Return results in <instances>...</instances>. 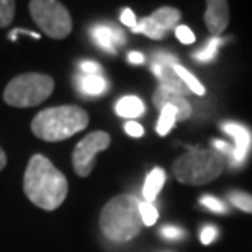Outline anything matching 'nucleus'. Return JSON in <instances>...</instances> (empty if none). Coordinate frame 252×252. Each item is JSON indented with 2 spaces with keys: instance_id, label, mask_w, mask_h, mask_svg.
<instances>
[{
  "instance_id": "nucleus-28",
  "label": "nucleus",
  "mask_w": 252,
  "mask_h": 252,
  "mask_svg": "<svg viewBox=\"0 0 252 252\" xmlns=\"http://www.w3.org/2000/svg\"><path fill=\"white\" fill-rule=\"evenodd\" d=\"M120 20H122V23H123V25H126V27H129V28H134V27H136V23H138V20H136L134 12H133V10H129V8H125V10H123Z\"/></svg>"
},
{
  "instance_id": "nucleus-20",
  "label": "nucleus",
  "mask_w": 252,
  "mask_h": 252,
  "mask_svg": "<svg viewBox=\"0 0 252 252\" xmlns=\"http://www.w3.org/2000/svg\"><path fill=\"white\" fill-rule=\"evenodd\" d=\"M228 198L231 203L234 206H238L239 210L252 213V195L246 193V191H241V190H234V191H229Z\"/></svg>"
},
{
  "instance_id": "nucleus-12",
  "label": "nucleus",
  "mask_w": 252,
  "mask_h": 252,
  "mask_svg": "<svg viewBox=\"0 0 252 252\" xmlns=\"http://www.w3.org/2000/svg\"><path fill=\"white\" fill-rule=\"evenodd\" d=\"M165 182V172L160 167H156L151 170V174L146 177L144 187H143V196L148 203H153V201L158 198L159 191L162 190Z\"/></svg>"
},
{
  "instance_id": "nucleus-26",
  "label": "nucleus",
  "mask_w": 252,
  "mask_h": 252,
  "mask_svg": "<svg viewBox=\"0 0 252 252\" xmlns=\"http://www.w3.org/2000/svg\"><path fill=\"white\" fill-rule=\"evenodd\" d=\"M80 70H82V74H85V75H100L102 74V67H100V64L94 63V61L80 63Z\"/></svg>"
},
{
  "instance_id": "nucleus-32",
  "label": "nucleus",
  "mask_w": 252,
  "mask_h": 252,
  "mask_svg": "<svg viewBox=\"0 0 252 252\" xmlns=\"http://www.w3.org/2000/svg\"><path fill=\"white\" fill-rule=\"evenodd\" d=\"M5 165H7V156H5L2 148H0V170H3Z\"/></svg>"
},
{
  "instance_id": "nucleus-27",
  "label": "nucleus",
  "mask_w": 252,
  "mask_h": 252,
  "mask_svg": "<svg viewBox=\"0 0 252 252\" xmlns=\"http://www.w3.org/2000/svg\"><path fill=\"white\" fill-rule=\"evenodd\" d=\"M216 236H218V229L215 226H205L200 234V239L203 244H211L216 239Z\"/></svg>"
},
{
  "instance_id": "nucleus-2",
  "label": "nucleus",
  "mask_w": 252,
  "mask_h": 252,
  "mask_svg": "<svg viewBox=\"0 0 252 252\" xmlns=\"http://www.w3.org/2000/svg\"><path fill=\"white\" fill-rule=\"evenodd\" d=\"M141 201L134 195H118L103 206L100 213V229L112 243H126L136 238L143 228L139 211Z\"/></svg>"
},
{
  "instance_id": "nucleus-21",
  "label": "nucleus",
  "mask_w": 252,
  "mask_h": 252,
  "mask_svg": "<svg viewBox=\"0 0 252 252\" xmlns=\"http://www.w3.org/2000/svg\"><path fill=\"white\" fill-rule=\"evenodd\" d=\"M15 7L17 3L10 0H0V28H7L15 17Z\"/></svg>"
},
{
  "instance_id": "nucleus-17",
  "label": "nucleus",
  "mask_w": 252,
  "mask_h": 252,
  "mask_svg": "<svg viewBox=\"0 0 252 252\" xmlns=\"http://www.w3.org/2000/svg\"><path fill=\"white\" fill-rule=\"evenodd\" d=\"M175 122H177V112H175V108L167 105V107H164L160 110V117H159L158 126H156V131H158L160 136H165L174 128Z\"/></svg>"
},
{
  "instance_id": "nucleus-15",
  "label": "nucleus",
  "mask_w": 252,
  "mask_h": 252,
  "mask_svg": "<svg viewBox=\"0 0 252 252\" xmlns=\"http://www.w3.org/2000/svg\"><path fill=\"white\" fill-rule=\"evenodd\" d=\"M79 90L85 95H100L107 90V80L102 75H85L82 74L77 79Z\"/></svg>"
},
{
  "instance_id": "nucleus-29",
  "label": "nucleus",
  "mask_w": 252,
  "mask_h": 252,
  "mask_svg": "<svg viewBox=\"0 0 252 252\" xmlns=\"http://www.w3.org/2000/svg\"><path fill=\"white\" fill-rule=\"evenodd\" d=\"M125 131L128 133L129 136H133V138H141V136L144 134V129L143 126L136 122H128L125 125Z\"/></svg>"
},
{
  "instance_id": "nucleus-6",
  "label": "nucleus",
  "mask_w": 252,
  "mask_h": 252,
  "mask_svg": "<svg viewBox=\"0 0 252 252\" xmlns=\"http://www.w3.org/2000/svg\"><path fill=\"white\" fill-rule=\"evenodd\" d=\"M32 18L44 34L53 39H64L72 32L69 10L56 0H32L28 5Z\"/></svg>"
},
{
  "instance_id": "nucleus-8",
  "label": "nucleus",
  "mask_w": 252,
  "mask_h": 252,
  "mask_svg": "<svg viewBox=\"0 0 252 252\" xmlns=\"http://www.w3.org/2000/svg\"><path fill=\"white\" fill-rule=\"evenodd\" d=\"M153 102H154V107L158 110H162L164 107H167V105L175 108L177 120H180V122L190 118V115H191V107L187 100V95L180 94L179 90H175V89L165 87V85H159V87L156 89Z\"/></svg>"
},
{
  "instance_id": "nucleus-13",
  "label": "nucleus",
  "mask_w": 252,
  "mask_h": 252,
  "mask_svg": "<svg viewBox=\"0 0 252 252\" xmlns=\"http://www.w3.org/2000/svg\"><path fill=\"white\" fill-rule=\"evenodd\" d=\"M117 115L118 117H123V118H138L141 115L144 113V103L143 100L138 98V97H123L120 102L117 103Z\"/></svg>"
},
{
  "instance_id": "nucleus-5",
  "label": "nucleus",
  "mask_w": 252,
  "mask_h": 252,
  "mask_svg": "<svg viewBox=\"0 0 252 252\" xmlns=\"http://www.w3.org/2000/svg\"><path fill=\"white\" fill-rule=\"evenodd\" d=\"M54 90V80L46 74L28 72L17 75L3 90L5 103L15 108H30L43 103Z\"/></svg>"
},
{
  "instance_id": "nucleus-3",
  "label": "nucleus",
  "mask_w": 252,
  "mask_h": 252,
  "mask_svg": "<svg viewBox=\"0 0 252 252\" xmlns=\"http://www.w3.org/2000/svg\"><path fill=\"white\" fill-rule=\"evenodd\" d=\"M89 115L77 105L46 108L39 112L32 122L33 134L46 143L69 139L79 131L87 128Z\"/></svg>"
},
{
  "instance_id": "nucleus-7",
  "label": "nucleus",
  "mask_w": 252,
  "mask_h": 252,
  "mask_svg": "<svg viewBox=\"0 0 252 252\" xmlns=\"http://www.w3.org/2000/svg\"><path fill=\"white\" fill-rule=\"evenodd\" d=\"M110 146V134L105 131H94L80 139L74 148L72 153V165L74 172L79 177H89L95 167V154L105 151Z\"/></svg>"
},
{
  "instance_id": "nucleus-24",
  "label": "nucleus",
  "mask_w": 252,
  "mask_h": 252,
  "mask_svg": "<svg viewBox=\"0 0 252 252\" xmlns=\"http://www.w3.org/2000/svg\"><path fill=\"white\" fill-rule=\"evenodd\" d=\"M175 36L184 44H191L195 41V34L191 33V30L189 27H185V25H180V27L175 28Z\"/></svg>"
},
{
  "instance_id": "nucleus-9",
  "label": "nucleus",
  "mask_w": 252,
  "mask_h": 252,
  "mask_svg": "<svg viewBox=\"0 0 252 252\" xmlns=\"http://www.w3.org/2000/svg\"><path fill=\"white\" fill-rule=\"evenodd\" d=\"M205 23L208 27L210 33H213L215 36L223 33L229 23L228 3L223 2V0H213V2L206 3Z\"/></svg>"
},
{
  "instance_id": "nucleus-1",
  "label": "nucleus",
  "mask_w": 252,
  "mask_h": 252,
  "mask_svg": "<svg viewBox=\"0 0 252 252\" xmlns=\"http://www.w3.org/2000/svg\"><path fill=\"white\" fill-rule=\"evenodd\" d=\"M25 195L38 208L53 211L59 208L67 196V179L46 156L34 154L28 160L23 175Z\"/></svg>"
},
{
  "instance_id": "nucleus-23",
  "label": "nucleus",
  "mask_w": 252,
  "mask_h": 252,
  "mask_svg": "<svg viewBox=\"0 0 252 252\" xmlns=\"http://www.w3.org/2000/svg\"><path fill=\"white\" fill-rule=\"evenodd\" d=\"M200 203L208 208L211 211H216V213H224L226 211V205L223 203L221 200H218L216 196H211V195H205L200 198Z\"/></svg>"
},
{
  "instance_id": "nucleus-14",
  "label": "nucleus",
  "mask_w": 252,
  "mask_h": 252,
  "mask_svg": "<svg viewBox=\"0 0 252 252\" xmlns=\"http://www.w3.org/2000/svg\"><path fill=\"white\" fill-rule=\"evenodd\" d=\"M151 18L154 20L156 25H158L160 30L169 33L170 30L177 27V23L180 20V12L172 7H162V8L156 10V12L151 15Z\"/></svg>"
},
{
  "instance_id": "nucleus-11",
  "label": "nucleus",
  "mask_w": 252,
  "mask_h": 252,
  "mask_svg": "<svg viewBox=\"0 0 252 252\" xmlns=\"http://www.w3.org/2000/svg\"><path fill=\"white\" fill-rule=\"evenodd\" d=\"M90 34H92L94 41L97 43L100 48L112 54L117 53V46L125 43L123 32L112 27V25H95Z\"/></svg>"
},
{
  "instance_id": "nucleus-4",
  "label": "nucleus",
  "mask_w": 252,
  "mask_h": 252,
  "mask_svg": "<svg viewBox=\"0 0 252 252\" xmlns=\"http://www.w3.org/2000/svg\"><path fill=\"white\" fill-rule=\"evenodd\" d=\"M224 170V158L218 151L193 149L174 162V175L180 184L203 185Z\"/></svg>"
},
{
  "instance_id": "nucleus-18",
  "label": "nucleus",
  "mask_w": 252,
  "mask_h": 252,
  "mask_svg": "<svg viewBox=\"0 0 252 252\" xmlns=\"http://www.w3.org/2000/svg\"><path fill=\"white\" fill-rule=\"evenodd\" d=\"M174 70H175V74L179 75V79L182 80V82L185 84V87H187L189 90H191V92L196 94V95H203L205 94V87H203V85H201L198 82V79H196L195 75H191L185 67H182L180 64H175Z\"/></svg>"
},
{
  "instance_id": "nucleus-30",
  "label": "nucleus",
  "mask_w": 252,
  "mask_h": 252,
  "mask_svg": "<svg viewBox=\"0 0 252 252\" xmlns=\"http://www.w3.org/2000/svg\"><path fill=\"white\" fill-rule=\"evenodd\" d=\"M213 146H215V149L218 151V153H224V154H233V149H231V146L226 143V141H221V139H216L213 141Z\"/></svg>"
},
{
  "instance_id": "nucleus-25",
  "label": "nucleus",
  "mask_w": 252,
  "mask_h": 252,
  "mask_svg": "<svg viewBox=\"0 0 252 252\" xmlns=\"http://www.w3.org/2000/svg\"><path fill=\"white\" fill-rule=\"evenodd\" d=\"M160 234H162L164 238L169 239V241H179V239H182L185 236L184 229L175 228V226H164V228L160 229Z\"/></svg>"
},
{
  "instance_id": "nucleus-31",
  "label": "nucleus",
  "mask_w": 252,
  "mask_h": 252,
  "mask_svg": "<svg viewBox=\"0 0 252 252\" xmlns=\"http://www.w3.org/2000/svg\"><path fill=\"white\" fill-rule=\"evenodd\" d=\"M128 61L131 64H143L144 63V56L141 53H129L128 54Z\"/></svg>"
},
{
  "instance_id": "nucleus-16",
  "label": "nucleus",
  "mask_w": 252,
  "mask_h": 252,
  "mask_svg": "<svg viewBox=\"0 0 252 252\" xmlns=\"http://www.w3.org/2000/svg\"><path fill=\"white\" fill-rule=\"evenodd\" d=\"M131 30H133V33H143L151 39H162L165 38V34H167L164 30H160L158 25H156V22L151 17L139 20V22L136 23V27Z\"/></svg>"
},
{
  "instance_id": "nucleus-10",
  "label": "nucleus",
  "mask_w": 252,
  "mask_h": 252,
  "mask_svg": "<svg viewBox=\"0 0 252 252\" xmlns=\"http://www.w3.org/2000/svg\"><path fill=\"white\" fill-rule=\"evenodd\" d=\"M223 129L234 138L236 148L233 149L231 158H233L234 165H241L246 160V158H248V153L251 148V133L244 126H241L238 123H224Z\"/></svg>"
},
{
  "instance_id": "nucleus-22",
  "label": "nucleus",
  "mask_w": 252,
  "mask_h": 252,
  "mask_svg": "<svg viewBox=\"0 0 252 252\" xmlns=\"http://www.w3.org/2000/svg\"><path fill=\"white\" fill-rule=\"evenodd\" d=\"M139 211H141V218H143V224L146 226H153L156 221H158V210H156V206L153 203H148V201H144V203L139 205Z\"/></svg>"
},
{
  "instance_id": "nucleus-19",
  "label": "nucleus",
  "mask_w": 252,
  "mask_h": 252,
  "mask_svg": "<svg viewBox=\"0 0 252 252\" xmlns=\"http://www.w3.org/2000/svg\"><path fill=\"white\" fill-rule=\"evenodd\" d=\"M221 43H223V39H221V38H218V36L211 38L210 41L206 43V46L203 49H200L198 53L193 54V58L196 59V61H200V63L213 61L215 56H216V51H218V48H220Z\"/></svg>"
}]
</instances>
